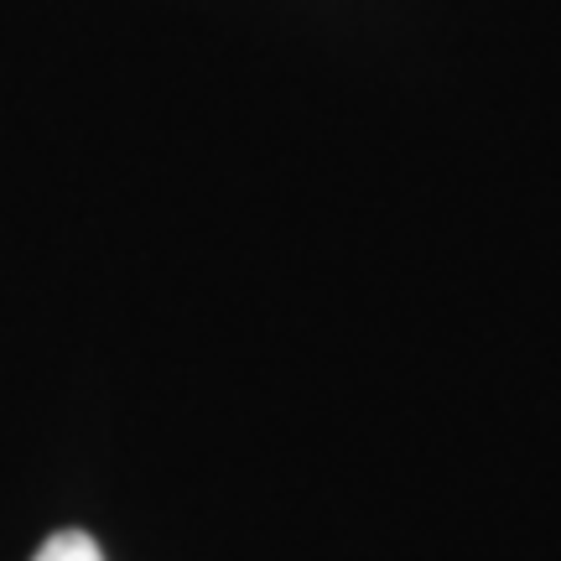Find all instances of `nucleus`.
I'll return each instance as SVG.
<instances>
[{"label": "nucleus", "mask_w": 561, "mask_h": 561, "mask_svg": "<svg viewBox=\"0 0 561 561\" xmlns=\"http://www.w3.org/2000/svg\"><path fill=\"white\" fill-rule=\"evenodd\" d=\"M32 561H104V557H100V546L89 541L83 530H62V536H53V541L42 546Z\"/></svg>", "instance_id": "nucleus-1"}]
</instances>
